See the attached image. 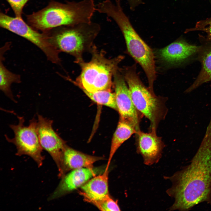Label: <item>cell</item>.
Returning <instances> with one entry per match:
<instances>
[{
    "label": "cell",
    "mask_w": 211,
    "mask_h": 211,
    "mask_svg": "<svg viewBox=\"0 0 211 211\" xmlns=\"http://www.w3.org/2000/svg\"><path fill=\"white\" fill-rule=\"evenodd\" d=\"M167 194L174 199L170 210L188 211L205 202L211 207V142H203L190 163L170 176Z\"/></svg>",
    "instance_id": "obj_1"
},
{
    "label": "cell",
    "mask_w": 211,
    "mask_h": 211,
    "mask_svg": "<svg viewBox=\"0 0 211 211\" xmlns=\"http://www.w3.org/2000/svg\"><path fill=\"white\" fill-rule=\"evenodd\" d=\"M96 11L94 0L65 3L52 1L42 9L28 15L27 19L34 29L47 33L62 26L91 22Z\"/></svg>",
    "instance_id": "obj_2"
},
{
    "label": "cell",
    "mask_w": 211,
    "mask_h": 211,
    "mask_svg": "<svg viewBox=\"0 0 211 211\" xmlns=\"http://www.w3.org/2000/svg\"><path fill=\"white\" fill-rule=\"evenodd\" d=\"M105 14L118 25L124 38L128 52L141 66L147 78L149 89L152 92L156 78L154 55L152 50L135 30L124 12L120 1L109 5Z\"/></svg>",
    "instance_id": "obj_3"
},
{
    "label": "cell",
    "mask_w": 211,
    "mask_h": 211,
    "mask_svg": "<svg viewBox=\"0 0 211 211\" xmlns=\"http://www.w3.org/2000/svg\"><path fill=\"white\" fill-rule=\"evenodd\" d=\"M90 52L92 54L91 60L88 62L84 61L79 64L81 72L76 80L66 78L82 90L89 92L111 91L113 86L112 77L118 69V64L124 57L119 55L113 58L108 59L103 52L99 51L94 45Z\"/></svg>",
    "instance_id": "obj_4"
},
{
    "label": "cell",
    "mask_w": 211,
    "mask_h": 211,
    "mask_svg": "<svg viewBox=\"0 0 211 211\" xmlns=\"http://www.w3.org/2000/svg\"><path fill=\"white\" fill-rule=\"evenodd\" d=\"M99 23L91 21L55 28L52 33L48 32L52 44L60 52L74 56L78 64L84 61L82 55L90 52L93 42L101 30Z\"/></svg>",
    "instance_id": "obj_5"
},
{
    "label": "cell",
    "mask_w": 211,
    "mask_h": 211,
    "mask_svg": "<svg viewBox=\"0 0 211 211\" xmlns=\"http://www.w3.org/2000/svg\"><path fill=\"white\" fill-rule=\"evenodd\" d=\"M122 70L136 108L149 120L150 131H156L160 122L164 119L167 112L166 99L156 96L145 86L137 73L135 64Z\"/></svg>",
    "instance_id": "obj_6"
},
{
    "label": "cell",
    "mask_w": 211,
    "mask_h": 211,
    "mask_svg": "<svg viewBox=\"0 0 211 211\" xmlns=\"http://www.w3.org/2000/svg\"><path fill=\"white\" fill-rule=\"evenodd\" d=\"M17 118L18 122L17 125H9L14 133V137L10 138L5 135V138L8 142L16 146L17 150L16 155L28 156L40 167L43 164L44 156L42 154L43 149L37 132V120L33 118L30 120L28 125L26 126L24 124V117L18 116Z\"/></svg>",
    "instance_id": "obj_7"
},
{
    "label": "cell",
    "mask_w": 211,
    "mask_h": 211,
    "mask_svg": "<svg viewBox=\"0 0 211 211\" xmlns=\"http://www.w3.org/2000/svg\"><path fill=\"white\" fill-rule=\"evenodd\" d=\"M0 25L20 36L35 45L40 49L47 59L53 63L59 64L61 60L59 52L51 43L47 33H40L28 25L22 17H12L1 12Z\"/></svg>",
    "instance_id": "obj_8"
},
{
    "label": "cell",
    "mask_w": 211,
    "mask_h": 211,
    "mask_svg": "<svg viewBox=\"0 0 211 211\" xmlns=\"http://www.w3.org/2000/svg\"><path fill=\"white\" fill-rule=\"evenodd\" d=\"M37 130L41 145L47 152L56 163L58 176H63V156L67 146L65 142L55 132L52 127L53 121L38 115Z\"/></svg>",
    "instance_id": "obj_9"
},
{
    "label": "cell",
    "mask_w": 211,
    "mask_h": 211,
    "mask_svg": "<svg viewBox=\"0 0 211 211\" xmlns=\"http://www.w3.org/2000/svg\"><path fill=\"white\" fill-rule=\"evenodd\" d=\"M113 78L115 101L120 119L126 120L132 124L137 132L140 130L139 112L133 103L128 86L119 68L114 73Z\"/></svg>",
    "instance_id": "obj_10"
},
{
    "label": "cell",
    "mask_w": 211,
    "mask_h": 211,
    "mask_svg": "<svg viewBox=\"0 0 211 211\" xmlns=\"http://www.w3.org/2000/svg\"><path fill=\"white\" fill-rule=\"evenodd\" d=\"M137 151L143 159L144 164L151 166L157 163L162 156L165 145L156 131L145 133L140 130L136 133Z\"/></svg>",
    "instance_id": "obj_11"
},
{
    "label": "cell",
    "mask_w": 211,
    "mask_h": 211,
    "mask_svg": "<svg viewBox=\"0 0 211 211\" xmlns=\"http://www.w3.org/2000/svg\"><path fill=\"white\" fill-rule=\"evenodd\" d=\"M99 169L83 168L74 169L62 177L58 186L49 197V200L55 199L79 188L98 175Z\"/></svg>",
    "instance_id": "obj_12"
},
{
    "label": "cell",
    "mask_w": 211,
    "mask_h": 211,
    "mask_svg": "<svg viewBox=\"0 0 211 211\" xmlns=\"http://www.w3.org/2000/svg\"><path fill=\"white\" fill-rule=\"evenodd\" d=\"M201 46L189 44L183 40H177L158 50L156 55L162 63L169 66L178 65L199 52Z\"/></svg>",
    "instance_id": "obj_13"
},
{
    "label": "cell",
    "mask_w": 211,
    "mask_h": 211,
    "mask_svg": "<svg viewBox=\"0 0 211 211\" xmlns=\"http://www.w3.org/2000/svg\"><path fill=\"white\" fill-rule=\"evenodd\" d=\"M103 159V157L86 154L67 145L63 156V176L69 171L83 168H93L95 163Z\"/></svg>",
    "instance_id": "obj_14"
},
{
    "label": "cell",
    "mask_w": 211,
    "mask_h": 211,
    "mask_svg": "<svg viewBox=\"0 0 211 211\" xmlns=\"http://www.w3.org/2000/svg\"><path fill=\"white\" fill-rule=\"evenodd\" d=\"M109 169H105L101 174L93 177L80 188V194L84 199L97 200L109 194Z\"/></svg>",
    "instance_id": "obj_15"
},
{
    "label": "cell",
    "mask_w": 211,
    "mask_h": 211,
    "mask_svg": "<svg viewBox=\"0 0 211 211\" xmlns=\"http://www.w3.org/2000/svg\"><path fill=\"white\" fill-rule=\"evenodd\" d=\"M136 132L135 127L132 124L126 120L120 119L112 137L106 169H109L112 159L119 147L132 134Z\"/></svg>",
    "instance_id": "obj_16"
},
{
    "label": "cell",
    "mask_w": 211,
    "mask_h": 211,
    "mask_svg": "<svg viewBox=\"0 0 211 211\" xmlns=\"http://www.w3.org/2000/svg\"><path fill=\"white\" fill-rule=\"evenodd\" d=\"M9 47L5 45L0 50V89L8 98L14 102L16 101L14 98L11 87L13 83H21L20 76L12 72L8 69L4 65L3 60L4 53L9 49Z\"/></svg>",
    "instance_id": "obj_17"
},
{
    "label": "cell",
    "mask_w": 211,
    "mask_h": 211,
    "mask_svg": "<svg viewBox=\"0 0 211 211\" xmlns=\"http://www.w3.org/2000/svg\"><path fill=\"white\" fill-rule=\"evenodd\" d=\"M199 52L201 70L194 82L187 89V92L192 90L203 83L211 81V45L202 47Z\"/></svg>",
    "instance_id": "obj_18"
},
{
    "label": "cell",
    "mask_w": 211,
    "mask_h": 211,
    "mask_svg": "<svg viewBox=\"0 0 211 211\" xmlns=\"http://www.w3.org/2000/svg\"><path fill=\"white\" fill-rule=\"evenodd\" d=\"M82 90L90 98L96 103L117 110L115 94L111 91L103 90L90 92Z\"/></svg>",
    "instance_id": "obj_19"
},
{
    "label": "cell",
    "mask_w": 211,
    "mask_h": 211,
    "mask_svg": "<svg viewBox=\"0 0 211 211\" xmlns=\"http://www.w3.org/2000/svg\"><path fill=\"white\" fill-rule=\"evenodd\" d=\"M84 200L90 203L103 211H120L118 200H115L110 195H107L103 198L97 200L84 199Z\"/></svg>",
    "instance_id": "obj_20"
},
{
    "label": "cell",
    "mask_w": 211,
    "mask_h": 211,
    "mask_svg": "<svg viewBox=\"0 0 211 211\" xmlns=\"http://www.w3.org/2000/svg\"><path fill=\"white\" fill-rule=\"evenodd\" d=\"M201 30L207 34V39L211 41V17L206 19L198 21L194 28L188 29L186 32L193 30Z\"/></svg>",
    "instance_id": "obj_21"
},
{
    "label": "cell",
    "mask_w": 211,
    "mask_h": 211,
    "mask_svg": "<svg viewBox=\"0 0 211 211\" xmlns=\"http://www.w3.org/2000/svg\"><path fill=\"white\" fill-rule=\"evenodd\" d=\"M9 4L16 17H21L23 8L29 0H6Z\"/></svg>",
    "instance_id": "obj_22"
},
{
    "label": "cell",
    "mask_w": 211,
    "mask_h": 211,
    "mask_svg": "<svg viewBox=\"0 0 211 211\" xmlns=\"http://www.w3.org/2000/svg\"><path fill=\"white\" fill-rule=\"evenodd\" d=\"M129 3L130 8L132 10H134L135 8L139 5L143 4L142 0H127Z\"/></svg>",
    "instance_id": "obj_23"
}]
</instances>
